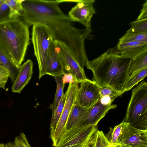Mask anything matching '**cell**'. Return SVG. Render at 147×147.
Here are the masks:
<instances>
[{
  "label": "cell",
  "instance_id": "obj_28",
  "mask_svg": "<svg viewBox=\"0 0 147 147\" xmlns=\"http://www.w3.org/2000/svg\"><path fill=\"white\" fill-rule=\"evenodd\" d=\"M10 73L8 69L3 65L0 64V88L5 89V85L8 78L9 77Z\"/></svg>",
  "mask_w": 147,
  "mask_h": 147
},
{
  "label": "cell",
  "instance_id": "obj_24",
  "mask_svg": "<svg viewBox=\"0 0 147 147\" xmlns=\"http://www.w3.org/2000/svg\"><path fill=\"white\" fill-rule=\"evenodd\" d=\"M65 101V96L64 94L56 109L52 113L50 125V133L52 132L55 129L61 114Z\"/></svg>",
  "mask_w": 147,
  "mask_h": 147
},
{
  "label": "cell",
  "instance_id": "obj_29",
  "mask_svg": "<svg viewBox=\"0 0 147 147\" xmlns=\"http://www.w3.org/2000/svg\"><path fill=\"white\" fill-rule=\"evenodd\" d=\"M100 94L101 98L105 96H108L115 99L122 95L112 89L102 86L100 88Z\"/></svg>",
  "mask_w": 147,
  "mask_h": 147
},
{
  "label": "cell",
  "instance_id": "obj_3",
  "mask_svg": "<svg viewBox=\"0 0 147 147\" xmlns=\"http://www.w3.org/2000/svg\"><path fill=\"white\" fill-rule=\"evenodd\" d=\"M29 27L20 18L0 22V49L18 68L30 43Z\"/></svg>",
  "mask_w": 147,
  "mask_h": 147
},
{
  "label": "cell",
  "instance_id": "obj_7",
  "mask_svg": "<svg viewBox=\"0 0 147 147\" xmlns=\"http://www.w3.org/2000/svg\"><path fill=\"white\" fill-rule=\"evenodd\" d=\"M77 83H69L67 90L65 94V105L55 130L50 133L49 136L54 147L57 144L61 136L65 130L66 124L72 108L76 101L79 88Z\"/></svg>",
  "mask_w": 147,
  "mask_h": 147
},
{
  "label": "cell",
  "instance_id": "obj_32",
  "mask_svg": "<svg viewBox=\"0 0 147 147\" xmlns=\"http://www.w3.org/2000/svg\"><path fill=\"white\" fill-rule=\"evenodd\" d=\"M147 18V0L143 5V7L137 20Z\"/></svg>",
  "mask_w": 147,
  "mask_h": 147
},
{
  "label": "cell",
  "instance_id": "obj_18",
  "mask_svg": "<svg viewBox=\"0 0 147 147\" xmlns=\"http://www.w3.org/2000/svg\"><path fill=\"white\" fill-rule=\"evenodd\" d=\"M147 74V67L134 72L127 79L124 86L125 92L130 90L134 86L142 80Z\"/></svg>",
  "mask_w": 147,
  "mask_h": 147
},
{
  "label": "cell",
  "instance_id": "obj_23",
  "mask_svg": "<svg viewBox=\"0 0 147 147\" xmlns=\"http://www.w3.org/2000/svg\"><path fill=\"white\" fill-rule=\"evenodd\" d=\"M147 67V51L132 61L131 64L129 73H132Z\"/></svg>",
  "mask_w": 147,
  "mask_h": 147
},
{
  "label": "cell",
  "instance_id": "obj_16",
  "mask_svg": "<svg viewBox=\"0 0 147 147\" xmlns=\"http://www.w3.org/2000/svg\"><path fill=\"white\" fill-rule=\"evenodd\" d=\"M87 110L75 103L67 119L65 130H68L78 126Z\"/></svg>",
  "mask_w": 147,
  "mask_h": 147
},
{
  "label": "cell",
  "instance_id": "obj_11",
  "mask_svg": "<svg viewBox=\"0 0 147 147\" xmlns=\"http://www.w3.org/2000/svg\"><path fill=\"white\" fill-rule=\"evenodd\" d=\"M118 142L122 147H147V130L136 128L123 121Z\"/></svg>",
  "mask_w": 147,
  "mask_h": 147
},
{
  "label": "cell",
  "instance_id": "obj_35",
  "mask_svg": "<svg viewBox=\"0 0 147 147\" xmlns=\"http://www.w3.org/2000/svg\"><path fill=\"white\" fill-rule=\"evenodd\" d=\"M5 1V0H0V5L2 4Z\"/></svg>",
  "mask_w": 147,
  "mask_h": 147
},
{
  "label": "cell",
  "instance_id": "obj_12",
  "mask_svg": "<svg viewBox=\"0 0 147 147\" xmlns=\"http://www.w3.org/2000/svg\"><path fill=\"white\" fill-rule=\"evenodd\" d=\"M117 106L115 104L104 105L99 100L93 106L87 109L78 126L89 125L97 126L99 122L109 111L115 108Z\"/></svg>",
  "mask_w": 147,
  "mask_h": 147
},
{
  "label": "cell",
  "instance_id": "obj_36",
  "mask_svg": "<svg viewBox=\"0 0 147 147\" xmlns=\"http://www.w3.org/2000/svg\"><path fill=\"white\" fill-rule=\"evenodd\" d=\"M86 147H89L88 144Z\"/></svg>",
  "mask_w": 147,
  "mask_h": 147
},
{
  "label": "cell",
  "instance_id": "obj_9",
  "mask_svg": "<svg viewBox=\"0 0 147 147\" xmlns=\"http://www.w3.org/2000/svg\"><path fill=\"white\" fill-rule=\"evenodd\" d=\"M59 1L60 3L65 2L76 3V5L69 12L68 16L73 22H80L86 28L91 30V19L93 15L96 13L93 4L94 0H60Z\"/></svg>",
  "mask_w": 147,
  "mask_h": 147
},
{
  "label": "cell",
  "instance_id": "obj_5",
  "mask_svg": "<svg viewBox=\"0 0 147 147\" xmlns=\"http://www.w3.org/2000/svg\"><path fill=\"white\" fill-rule=\"evenodd\" d=\"M53 40L51 33L46 26L40 24L33 25L31 40L38 64L39 79L46 75V61Z\"/></svg>",
  "mask_w": 147,
  "mask_h": 147
},
{
  "label": "cell",
  "instance_id": "obj_10",
  "mask_svg": "<svg viewBox=\"0 0 147 147\" xmlns=\"http://www.w3.org/2000/svg\"><path fill=\"white\" fill-rule=\"evenodd\" d=\"M80 83L75 103L87 109L100 100L101 86L94 81L87 79Z\"/></svg>",
  "mask_w": 147,
  "mask_h": 147
},
{
  "label": "cell",
  "instance_id": "obj_4",
  "mask_svg": "<svg viewBox=\"0 0 147 147\" xmlns=\"http://www.w3.org/2000/svg\"><path fill=\"white\" fill-rule=\"evenodd\" d=\"M136 128L147 130V83L142 81L132 90L123 120Z\"/></svg>",
  "mask_w": 147,
  "mask_h": 147
},
{
  "label": "cell",
  "instance_id": "obj_14",
  "mask_svg": "<svg viewBox=\"0 0 147 147\" xmlns=\"http://www.w3.org/2000/svg\"><path fill=\"white\" fill-rule=\"evenodd\" d=\"M33 63L28 59L19 67V71L11 88L12 91L20 93L23 88L28 83L33 74Z\"/></svg>",
  "mask_w": 147,
  "mask_h": 147
},
{
  "label": "cell",
  "instance_id": "obj_33",
  "mask_svg": "<svg viewBox=\"0 0 147 147\" xmlns=\"http://www.w3.org/2000/svg\"><path fill=\"white\" fill-rule=\"evenodd\" d=\"M115 98L108 96H105L101 98L100 101L102 104L105 105H112Z\"/></svg>",
  "mask_w": 147,
  "mask_h": 147
},
{
  "label": "cell",
  "instance_id": "obj_27",
  "mask_svg": "<svg viewBox=\"0 0 147 147\" xmlns=\"http://www.w3.org/2000/svg\"><path fill=\"white\" fill-rule=\"evenodd\" d=\"M133 42L147 43V33L133 34H125L119 39L118 42Z\"/></svg>",
  "mask_w": 147,
  "mask_h": 147
},
{
  "label": "cell",
  "instance_id": "obj_2",
  "mask_svg": "<svg viewBox=\"0 0 147 147\" xmlns=\"http://www.w3.org/2000/svg\"><path fill=\"white\" fill-rule=\"evenodd\" d=\"M131 59L122 57L115 48H110L98 57L88 61L85 66L93 74V80L100 86L112 89L123 94L130 75Z\"/></svg>",
  "mask_w": 147,
  "mask_h": 147
},
{
  "label": "cell",
  "instance_id": "obj_31",
  "mask_svg": "<svg viewBox=\"0 0 147 147\" xmlns=\"http://www.w3.org/2000/svg\"><path fill=\"white\" fill-rule=\"evenodd\" d=\"M62 80L63 82L65 84L67 83H71L75 82L74 77L71 73L64 74L62 78Z\"/></svg>",
  "mask_w": 147,
  "mask_h": 147
},
{
  "label": "cell",
  "instance_id": "obj_13",
  "mask_svg": "<svg viewBox=\"0 0 147 147\" xmlns=\"http://www.w3.org/2000/svg\"><path fill=\"white\" fill-rule=\"evenodd\" d=\"M114 48L117 53L121 57L134 59L147 51V43L118 42Z\"/></svg>",
  "mask_w": 147,
  "mask_h": 147
},
{
  "label": "cell",
  "instance_id": "obj_34",
  "mask_svg": "<svg viewBox=\"0 0 147 147\" xmlns=\"http://www.w3.org/2000/svg\"><path fill=\"white\" fill-rule=\"evenodd\" d=\"M5 144L3 143H0V147H5Z\"/></svg>",
  "mask_w": 147,
  "mask_h": 147
},
{
  "label": "cell",
  "instance_id": "obj_6",
  "mask_svg": "<svg viewBox=\"0 0 147 147\" xmlns=\"http://www.w3.org/2000/svg\"><path fill=\"white\" fill-rule=\"evenodd\" d=\"M97 129V126L89 125L65 130L54 147H86Z\"/></svg>",
  "mask_w": 147,
  "mask_h": 147
},
{
  "label": "cell",
  "instance_id": "obj_26",
  "mask_svg": "<svg viewBox=\"0 0 147 147\" xmlns=\"http://www.w3.org/2000/svg\"><path fill=\"white\" fill-rule=\"evenodd\" d=\"M5 147H31L25 134L22 132H21L19 135L15 138L13 141L5 144Z\"/></svg>",
  "mask_w": 147,
  "mask_h": 147
},
{
  "label": "cell",
  "instance_id": "obj_30",
  "mask_svg": "<svg viewBox=\"0 0 147 147\" xmlns=\"http://www.w3.org/2000/svg\"><path fill=\"white\" fill-rule=\"evenodd\" d=\"M9 9L5 0L0 5V22L9 19Z\"/></svg>",
  "mask_w": 147,
  "mask_h": 147
},
{
  "label": "cell",
  "instance_id": "obj_25",
  "mask_svg": "<svg viewBox=\"0 0 147 147\" xmlns=\"http://www.w3.org/2000/svg\"><path fill=\"white\" fill-rule=\"evenodd\" d=\"M123 121L115 125L113 128L110 127L109 131L105 136L109 142L112 144H119L118 139L122 129Z\"/></svg>",
  "mask_w": 147,
  "mask_h": 147
},
{
  "label": "cell",
  "instance_id": "obj_15",
  "mask_svg": "<svg viewBox=\"0 0 147 147\" xmlns=\"http://www.w3.org/2000/svg\"><path fill=\"white\" fill-rule=\"evenodd\" d=\"M46 74L53 77L63 75L64 73L56 51L55 41H52L46 63Z\"/></svg>",
  "mask_w": 147,
  "mask_h": 147
},
{
  "label": "cell",
  "instance_id": "obj_19",
  "mask_svg": "<svg viewBox=\"0 0 147 147\" xmlns=\"http://www.w3.org/2000/svg\"><path fill=\"white\" fill-rule=\"evenodd\" d=\"M0 64L7 68L10 73V78L12 84L15 82L19 71L18 67L0 49Z\"/></svg>",
  "mask_w": 147,
  "mask_h": 147
},
{
  "label": "cell",
  "instance_id": "obj_20",
  "mask_svg": "<svg viewBox=\"0 0 147 147\" xmlns=\"http://www.w3.org/2000/svg\"><path fill=\"white\" fill-rule=\"evenodd\" d=\"M63 75L54 76L57 84V88L53 102L50 105L49 107L53 112L57 108L62 97L64 95L63 89L65 84L63 82L62 78Z\"/></svg>",
  "mask_w": 147,
  "mask_h": 147
},
{
  "label": "cell",
  "instance_id": "obj_17",
  "mask_svg": "<svg viewBox=\"0 0 147 147\" xmlns=\"http://www.w3.org/2000/svg\"><path fill=\"white\" fill-rule=\"evenodd\" d=\"M88 144L89 147H122L120 144L110 143L103 132L98 129L92 135Z\"/></svg>",
  "mask_w": 147,
  "mask_h": 147
},
{
  "label": "cell",
  "instance_id": "obj_1",
  "mask_svg": "<svg viewBox=\"0 0 147 147\" xmlns=\"http://www.w3.org/2000/svg\"><path fill=\"white\" fill-rule=\"evenodd\" d=\"M51 1L47 14L22 15V20L29 26L36 24L46 26L53 40L64 44L84 68L88 61L84 41L92 30L75 27L68 16L60 9L58 0Z\"/></svg>",
  "mask_w": 147,
  "mask_h": 147
},
{
  "label": "cell",
  "instance_id": "obj_37",
  "mask_svg": "<svg viewBox=\"0 0 147 147\" xmlns=\"http://www.w3.org/2000/svg\"></svg>",
  "mask_w": 147,
  "mask_h": 147
},
{
  "label": "cell",
  "instance_id": "obj_22",
  "mask_svg": "<svg viewBox=\"0 0 147 147\" xmlns=\"http://www.w3.org/2000/svg\"><path fill=\"white\" fill-rule=\"evenodd\" d=\"M130 24L131 27L126 32V34L147 33V18L132 21Z\"/></svg>",
  "mask_w": 147,
  "mask_h": 147
},
{
  "label": "cell",
  "instance_id": "obj_8",
  "mask_svg": "<svg viewBox=\"0 0 147 147\" xmlns=\"http://www.w3.org/2000/svg\"><path fill=\"white\" fill-rule=\"evenodd\" d=\"M55 42L56 51L64 74H72L75 82L78 84L87 79L84 69L80 66L70 51L62 43Z\"/></svg>",
  "mask_w": 147,
  "mask_h": 147
},
{
  "label": "cell",
  "instance_id": "obj_21",
  "mask_svg": "<svg viewBox=\"0 0 147 147\" xmlns=\"http://www.w3.org/2000/svg\"><path fill=\"white\" fill-rule=\"evenodd\" d=\"M23 0H5L9 9V19H17L22 17V3Z\"/></svg>",
  "mask_w": 147,
  "mask_h": 147
}]
</instances>
